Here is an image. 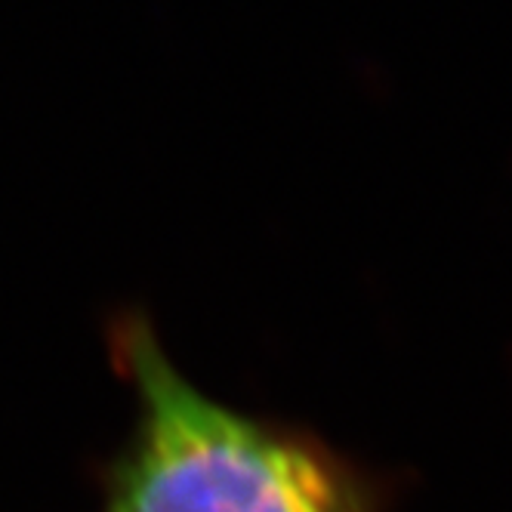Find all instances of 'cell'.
<instances>
[{
  "instance_id": "obj_1",
  "label": "cell",
  "mask_w": 512,
  "mask_h": 512,
  "mask_svg": "<svg viewBox=\"0 0 512 512\" xmlns=\"http://www.w3.org/2000/svg\"><path fill=\"white\" fill-rule=\"evenodd\" d=\"M112 346L136 392V426L102 512H374L331 451L201 392L149 318L124 315Z\"/></svg>"
}]
</instances>
